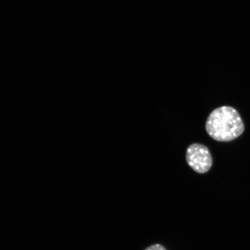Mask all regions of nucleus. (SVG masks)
Here are the masks:
<instances>
[{
  "label": "nucleus",
  "instance_id": "nucleus-2",
  "mask_svg": "<svg viewBox=\"0 0 250 250\" xmlns=\"http://www.w3.org/2000/svg\"><path fill=\"white\" fill-rule=\"evenodd\" d=\"M188 164L198 173H205L210 169L212 159L207 146L194 143L188 147L186 152Z\"/></svg>",
  "mask_w": 250,
  "mask_h": 250
},
{
  "label": "nucleus",
  "instance_id": "nucleus-1",
  "mask_svg": "<svg viewBox=\"0 0 250 250\" xmlns=\"http://www.w3.org/2000/svg\"><path fill=\"white\" fill-rule=\"evenodd\" d=\"M206 129L212 139L229 142L243 133L245 125L239 112L229 106L215 109L208 118Z\"/></svg>",
  "mask_w": 250,
  "mask_h": 250
},
{
  "label": "nucleus",
  "instance_id": "nucleus-3",
  "mask_svg": "<svg viewBox=\"0 0 250 250\" xmlns=\"http://www.w3.org/2000/svg\"><path fill=\"white\" fill-rule=\"evenodd\" d=\"M145 250H167L163 246L161 245H158V244H156V245H154L152 246H150L148 247Z\"/></svg>",
  "mask_w": 250,
  "mask_h": 250
}]
</instances>
